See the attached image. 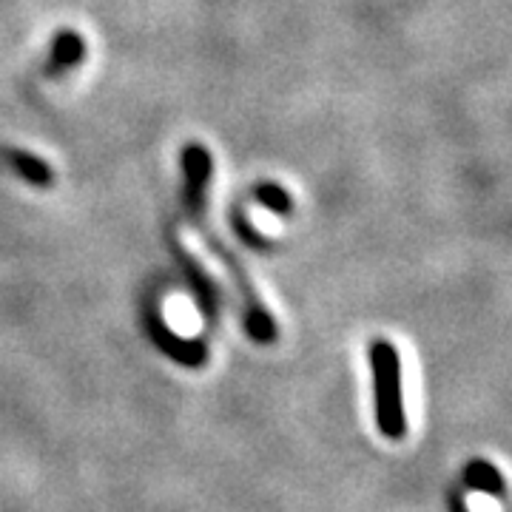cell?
<instances>
[{
    "label": "cell",
    "mask_w": 512,
    "mask_h": 512,
    "mask_svg": "<svg viewBox=\"0 0 512 512\" xmlns=\"http://www.w3.org/2000/svg\"><path fill=\"white\" fill-rule=\"evenodd\" d=\"M180 163H183L185 177L183 200L185 211H188V220L200 231V237L208 245V251L220 259L222 265H225V271L234 279L239 299H242V319H245L248 336L254 342H259V345H271V342H276L274 316L265 308L262 296L256 293L254 279L245 271L242 259L222 242L220 231L208 222V188H211V177H214V160H211L208 148L202 146V143H185Z\"/></svg>",
    "instance_id": "6da1fadb"
},
{
    "label": "cell",
    "mask_w": 512,
    "mask_h": 512,
    "mask_svg": "<svg viewBox=\"0 0 512 512\" xmlns=\"http://www.w3.org/2000/svg\"><path fill=\"white\" fill-rule=\"evenodd\" d=\"M367 362L373 373V407H376V427L384 439L402 441L407 436V413H404L402 359L390 342L376 339L367 348Z\"/></svg>",
    "instance_id": "7a4b0ae2"
},
{
    "label": "cell",
    "mask_w": 512,
    "mask_h": 512,
    "mask_svg": "<svg viewBox=\"0 0 512 512\" xmlns=\"http://www.w3.org/2000/svg\"><path fill=\"white\" fill-rule=\"evenodd\" d=\"M86 57V40L72 32V29H63L52 43V55H49V66H46V77H63L72 69H77Z\"/></svg>",
    "instance_id": "3957f363"
},
{
    "label": "cell",
    "mask_w": 512,
    "mask_h": 512,
    "mask_svg": "<svg viewBox=\"0 0 512 512\" xmlns=\"http://www.w3.org/2000/svg\"><path fill=\"white\" fill-rule=\"evenodd\" d=\"M0 154H3V160L18 171L26 183L37 185V188H49V185L55 183L52 168L43 163L40 157H35V154H29V151H23V148H12V146H3L0 148Z\"/></svg>",
    "instance_id": "277c9868"
},
{
    "label": "cell",
    "mask_w": 512,
    "mask_h": 512,
    "mask_svg": "<svg viewBox=\"0 0 512 512\" xmlns=\"http://www.w3.org/2000/svg\"><path fill=\"white\" fill-rule=\"evenodd\" d=\"M464 484L481 495H493V498L504 495V478H501V473L495 470L490 461H481V458L470 461L464 467Z\"/></svg>",
    "instance_id": "5b68a950"
},
{
    "label": "cell",
    "mask_w": 512,
    "mask_h": 512,
    "mask_svg": "<svg viewBox=\"0 0 512 512\" xmlns=\"http://www.w3.org/2000/svg\"><path fill=\"white\" fill-rule=\"evenodd\" d=\"M259 200L265 202L268 208H274V211H291V197L282 191V188H276V185H265L262 191H259Z\"/></svg>",
    "instance_id": "8992f818"
}]
</instances>
